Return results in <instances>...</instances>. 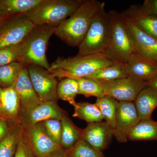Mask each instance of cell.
<instances>
[{
    "label": "cell",
    "mask_w": 157,
    "mask_h": 157,
    "mask_svg": "<svg viewBox=\"0 0 157 157\" xmlns=\"http://www.w3.org/2000/svg\"><path fill=\"white\" fill-rule=\"evenodd\" d=\"M105 3L96 0H82L71 15L56 27L55 35L72 47L84 39L95 16L104 10Z\"/></svg>",
    "instance_id": "1"
},
{
    "label": "cell",
    "mask_w": 157,
    "mask_h": 157,
    "mask_svg": "<svg viewBox=\"0 0 157 157\" xmlns=\"http://www.w3.org/2000/svg\"><path fill=\"white\" fill-rule=\"evenodd\" d=\"M114 63L103 53L76 55L67 58L59 57L47 70L56 78L77 79L88 77L97 70Z\"/></svg>",
    "instance_id": "2"
},
{
    "label": "cell",
    "mask_w": 157,
    "mask_h": 157,
    "mask_svg": "<svg viewBox=\"0 0 157 157\" xmlns=\"http://www.w3.org/2000/svg\"><path fill=\"white\" fill-rule=\"evenodd\" d=\"M56 27L48 25L35 26L21 43V53L18 62L25 67L36 65L48 70L50 65L46 56V50Z\"/></svg>",
    "instance_id": "3"
},
{
    "label": "cell",
    "mask_w": 157,
    "mask_h": 157,
    "mask_svg": "<svg viewBox=\"0 0 157 157\" xmlns=\"http://www.w3.org/2000/svg\"><path fill=\"white\" fill-rule=\"evenodd\" d=\"M110 34L109 43L103 54L113 62L124 64L135 52L131 33L121 13L109 11Z\"/></svg>",
    "instance_id": "4"
},
{
    "label": "cell",
    "mask_w": 157,
    "mask_h": 157,
    "mask_svg": "<svg viewBox=\"0 0 157 157\" xmlns=\"http://www.w3.org/2000/svg\"><path fill=\"white\" fill-rule=\"evenodd\" d=\"M82 0H42L33 9L22 15L35 26L57 27L70 17Z\"/></svg>",
    "instance_id": "5"
},
{
    "label": "cell",
    "mask_w": 157,
    "mask_h": 157,
    "mask_svg": "<svg viewBox=\"0 0 157 157\" xmlns=\"http://www.w3.org/2000/svg\"><path fill=\"white\" fill-rule=\"evenodd\" d=\"M110 14L105 9L93 19L84 39L78 46L77 56L103 53L109 42Z\"/></svg>",
    "instance_id": "6"
},
{
    "label": "cell",
    "mask_w": 157,
    "mask_h": 157,
    "mask_svg": "<svg viewBox=\"0 0 157 157\" xmlns=\"http://www.w3.org/2000/svg\"><path fill=\"white\" fill-rule=\"evenodd\" d=\"M29 76L35 91L43 102H57L58 81L45 68L30 65L27 67Z\"/></svg>",
    "instance_id": "7"
},
{
    "label": "cell",
    "mask_w": 157,
    "mask_h": 157,
    "mask_svg": "<svg viewBox=\"0 0 157 157\" xmlns=\"http://www.w3.org/2000/svg\"><path fill=\"white\" fill-rule=\"evenodd\" d=\"M35 26L21 16L7 17L0 24V48L20 44Z\"/></svg>",
    "instance_id": "8"
},
{
    "label": "cell",
    "mask_w": 157,
    "mask_h": 157,
    "mask_svg": "<svg viewBox=\"0 0 157 157\" xmlns=\"http://www.w3.org/2000/svg\"><path fill=\"white\" fill-rule=\"evenodd\" d=\"M101 83L105 96L112 97L119 102H134L147 86L146 82L130 76Z\"/></svg>",
    "instance_id": "9"
},
{
    "label": "cell",
    "mask_w": 157,
    "mask_h": 157,
    "mask_svg": "<svg viewBox=\"0 0 157 157\" xmlns=\"http://www.w3.org/2000/svg\"><path fill=\"white\" fill-rule=\"evenodd\" d=\"M23 129L36 157H46L62 147L48 135L43 122Z\"/></svg>",
    "instance_id": "10"
},
{
    "label": "cell",
    "mask_w": 157,
    "mask_h": 157,
    "mask_svg": "<svg viewBox=\"0 0 157 157\" xmlns=\"http://www.w3.org/2000/svg\"><path fill=\"white\" fill-rule=\"evenodd\" d=\"M66 114L57 102H42L32 109L20 111L18 123L24 128L48 119L61 120Z\"/></svg>",
    "instance_id": "11"
},
{
    "label": "cell",
    "mask_w": 157,
    "mask_h": 157,
    "mask_svg": "<svg viewBox=\"0 0 157 157\" xmlns=\"http://www.w3.org/2000/svg\"><path fill=\"white\" fill-rule=\"evenodd\" d=\"M140 121L134 102H119L113 137L119 142H127L129 133Z\"/></svg>",
    "instance_id": "12"
},
{
    "label": "cell",
    "mask_w": 157,
    "mask_h": 157,
    "mask_svg": "<svg viewBox=\"0 0 157 157\" xmlns=\"http://www.w3.org/2000/svg\"><path fill=\"white\" fill-rule=\"evenodd\" d=\"M129 76L147 82L157 75V62L135 52L124 63Z\"/></svg>",
    "instance_id": "13"
},
{
    "label": "cell",
    "mask_w": 157,
    "mask_h": 157,
    "mask_svg": "<svg viewBox=\"0 0 157 157\" xmlns=\"http://www.w3.org/2000/svg\"><path fill=\"white\" fill-rule=\"evenodd\" d=\"M113 131L105 122L88 124L82 130V138L97 150L103 152L112 141Z\"/></svg>",
    "instance_id": "14"
},
{
    "label": "cell",
    "mask_w": 157,
    "mask_h": 157,
    "mask_svg": "<svg viewBox=\"0 0 157 157\" xmlns=\"http://www.w3.org/2000/svg\"><path fill=\"white\" fill-rule=\"evenodd\" d=\"M123 16L132 36L135 52L157 62L156 40L142 32L131 20Z\"/></svg>",
    "instance_id": "15"
},
{
    "label": "cell",
    "mask_w": 157,
    "mask_h": 157,
    "mask_svg": "<svg viewBox=\"0 0 157 157\" xmlns=\"http://www.w3.org/2000/svg\"><path fill=\"white\" fill-rule=\"evenodd\" d=\"M14 85L19 98L20 112L32 109L43 102L33 87L27 67L21 70Z\"/></svg>",
    "instance_id": "16"
},
{
    "label": "cell",
    "mask_w": 157,
    "mask_h": 157,
    "mask_svg": "<svg viewBox=\"0 0 157 157\" xmlns=\"http://www.w3.org/2000/svg\"><path fill=\"white\" fill-rule=\"evenodd\" d=\"M20 102L14 85L7 88L0 87V119L18 122Z\"/></svg>",
    "instance_id": "17"
},
{
    "label": "cell",
    "mask_w": 157,
    "mask_h": 157,
    "mask_svg": "<svg viewBox=\"0 0 157 157\" xmlns=\"http://www.w3.org/2000/svg\"><path fill=\"white\" fill-rule=\"evenodd\" d=\"M121 13L142 32L157 41V17L144 14L137 5L131 6Z\"/></svg>",
    "instance_id": "18"
},
{
    "label": "cell",
    "mask_w": 157,
    "mask_h": 157,
    "mask_svg": "<svg viewBox=\"0 0 157 157\" xmlns=\"http://www.w3.org/2000/svg\"><path fill=\"white\" fill-rule=\"evenodd\" d=\"M134 103L140 120L152 118L157 107V89L147 86L138 94Z\"/></svg>",
    "instance_id": "19"
},
{
    "label": "cell",
    "mask_w": 157,
    "mask_h": 157,
    "mask_svg": "<svg viewBox=\"0 0 157 157\" xmlns=\"http://www.w3.org/2000/svg\"><path fill=\"white\" fill-rule=\"evenodd\" d=\"M131 141H157V121L152 119L140 120L129 133Z\"/></svg>",
    "instance_id": "20"
},
{
    "label": "cell",
    "mask_w": 157,
    "mask_h": 157,
    "mask_svg": "<svg viewBox=\"0 0 157 157\" xmlns=\"http://www.w3.org/2000/svg\"><path fill=\"white\" fill-rule=\"evenodd\" d=\"M128 76L124 64L114 62L112 64L97 70L86 77L92 78L100 83H103L114 81Z\"/></svg>",
    "instance_id": "21"
},
{
    "label": "cell",
    "mask_w": 157,
    "mask_h": 157,
    "mask_svg": "<svg viewBox=\"0 0 157 157\" xmlns=\"http://www.w3.org/2000/svg\"><path fill=\"white\" fill-rule=\"evenodd\" d=\"M61 146L66 150L73 147L82 138V130L78 128L67 113L62 118Z\"/></svg>",
    "instance_id": "22"
},
{
    "label": "cell",
    "mask_w": 157,
    "mask_h": 157,
    "mask_svg": "<svg viewBox=\"0 0 157 157\" xmlns=\"http://www.w3.org/2000/svg\"><path fill=\"white\" fill-rule=\"evenodd\" d=\"M22 131L19 123L13 124L8 134L0 141V157H14Z\"/></svg>",
    "instance_id": "23"
},
{
    "label": "cell",
    "mask_w": 157,
    "mask_h": 157,
    "mask_svg": "<svg viewBox=\"0 0 157 157\" xmlns=\"http://www.w3.org/2000/svg\"><path fill=\"white\" fill-rule=\"evenodd\" d=\"M95 104L100 109L105 122L114 132L116 126L117 116L119 101L109 96L98 98Z\"/></svg>",
    "instance_id": "24"
},
{
    "label": "cell",
    "mask_w": 157,
    "mask_h": 157,
    "mask_svg": "<svg viewBox=\"0 0 157 157\" xmlns=\"http://www.w3.org/2000/svg\"><path fill=\"white\" fill-rule=\"evenodd\" d=\"M42 0H0V5L10 16H22L34 9Z\"/></svg>",
    "instance_id": "25"
},
{
    "label": "cell",
    "mask_w": 157,
    "mask_h": 157,
    "mask_svg": "<svg viewBox=\"0 0 157 157\" xmlns=\"http://www.w3.org/2000/svg\"><path fill=\"white\" fill-rule=\"evenodd\" d=\"M73 107L74 108L73 117L86 121L88 124L100 122L104 120L95 103L79 102L76 103Z\"/></svg>",
    "instance_id": "26"
},
{
    "label": "cell",
    "mask_w": 157,
    "mask_h": 157,
    "mask_svg": "<svg viewBox=\"0 0 157 157\" xmlns=\"http://www.w3.org/2000/svg\"><path fill=\"white\" fill-rule=\"evenodd\" d=\"M57 92L59 99L67 101L74 106L76 103L75 98L78 94L77 79L69 78H63L58 84Z\"/></svg>",
    "instance_id": "27"
},
{
    "label": "cell",
    "mask_w": 157,
    "mask_h": 157,
    "mask_svg": "<svg viewBox=\"0 0 157 157\" xmlns=\"http://www.w3.org/2000/svg\"><path fill=\"white\" fill-rule=\"evenodd\" d=\"M25 67L18 62L0 67V87L7 88L14 84Z\"/></svg>",
    "instance_id": "28"
},
{
    "label": "cell",
    "mask_w": 157,
    "mask_h": 157,
    "mask_svg": "<svg viewBox=\"0 0 157 157\" xmlns=\"http://www.w3.org/2000/svg\"><path fill=\"white\" fill-rule=\"evenodd\" d=\"M78 83V94L86 98L95 97L97 98L105 96L102 84L100 82L89 77H83L77 79Z\"/></svg>",
    "instance_id": "29"
},
{
    "label": "cell",
    "mask_w": 157,
    "mask_h": 157,
    "mask_svg": "<svg viewBox=\"0 0 157 157\" xmlns=\"http://www.w3.org/2000/svg\"><path fill=\"white\" fill-rule=\"evenodd\" d=\"M67 151V157H103L102 152L97 150L82 138Z\"/></svg>",
    "instance_id": "30"
},
{
    "label": "cell",
    "mask_w": 157,
    "mask_h": 157,
    "mask_svg": "<svg viewBox=\"0 0 157 157\" xmlns=\"http://www.w3.org/2000/svg\"><path fill=\"white\" fill-rule=\"evenodd\" d=\"M21 53V43L0 48V67L18 62Z\"/></svg>",
    "instance_id": "31"
},
{
    "label": "cell",
    "mask_w": 157,
    "mask_h": 157,
    "mask_svg": "<svg viewBox=\"0 0 157 157\" xmlns=\"http://www.w3.org/2000/svg\"><path fill=\"white\" fill-rule=\"evenodd\" d=\"M43 123L46 132L52 139L61 145L62 128L60 120L51 119L44 121Z\"/></svg>",
    "instance_id": "32"
},
{
    "label": "cell",
    "mask_w": 157,
    "mask_h": 157,
    "mask_svg": "<svg viewBox=\"0 0 157 157\" xmlns=\"http://www.w3.org/2000/svg\"><path fill=\"white\" fill-rule=\"evenodd\" d=\"M14 157H36L26 138L23 129Z\"/></svg>",
    "instance_id": "33"
},
{
    "label": "cell",
    "mask_w": 157,
    "mask_h": 157,
    "mask_svg": "<svg viewBox=\"0 0 157 157\" xmlns=\"http://www.w3.org/2000/svg\"><path fill=\"white\" fill-rule=\"evenodd\" d=\"M144 14L157 17V0H145L141 6H139Z\"/></svg>",
    "instance_id": "34"
},
{
    "label": "cell",
    "mask_w": 157,
    "mask_h": 157,
    "mask_svg": "<svg viewBox=\"0 0 157 157\" xmlns=\"http://www.w3.org/2000/svg\"><path fill=\"white\" fill-rule=\"evenodd\" d=\"M14 123L0 119V141L7 135Z\"/></svg>",
    "instance_id": "35"
},
{
    "label": "cell",
    "mask_w": 157,
    "mask_h": 157,
    "mask_svg": "<svg viewBox=\"0 0 157 157\" xmlns=\"http://www.w3.org/2000/svg\"><path fill=\"white\" fill-rule=\"evenodd\" d=\"M46 157H67V151L61 147Z\"/></svg>",
    "instance_id": "36"
},
{
    "label": "cell",
    "mask_w": 157,
    "mask_h": 157,
    "mask_svg": "<svg viewBox=\"0 0 157 157\" xmlns=\"http://www.w3.org/2000/svg\"><path fill=\"white\" fill-rule=\"evenodd\" d=\"M9 17V15L6 13L5 9L0 5V24Z\"/></svg>",
    "instance_id": "37"
},
{
    "label": "cell",
    "mask_w": 157,
    "mask_h": 157,
    "mask_svg": "<svg viewBox=\"0 0 157 157\" xmlns=\"http://www.w3.org/2000/svg\"><path fill=\"white\" fill-rule=\"evenodd\" d=\"M147 86L154 87L157 89V75L150 80L147 82Z\"/></svg>",
    "instance_id": "38"
},
{
    "label": "cell",
    "mask_w": 157,
    "mask_h": 157,
    "mask_svg": "<svg viewBox=\"0 0 157 157\" xmlns=\"http://www.w3.org/2000/svg\"><path fill=\"white\" fill-rule=\"evenodd\" d=\"M103 157H105V156L104 155L103 156Z\"/></svg>",
    "instance_id": "39"
}]
</instances>
